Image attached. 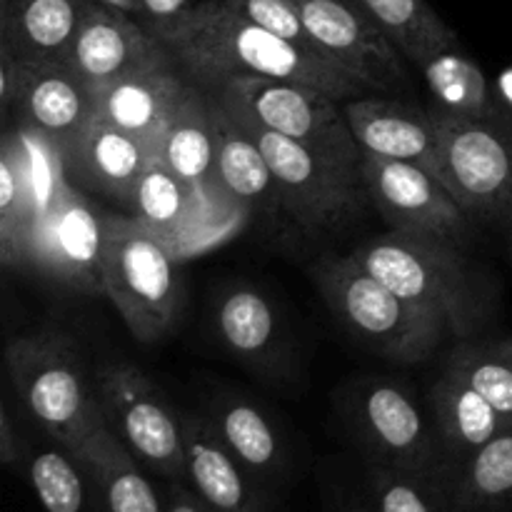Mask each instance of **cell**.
Returning a JSON list of instances; mask_svg holds the SVG:
<instances>
[{
	"instance_id": "cell-1",
	"label": "cell",
	"mask_w": 512,
	"mask_h": 512,
	"mask_svg": "<svg viewBox=\"0 0 512 512\" xmlns=\"http://www.w3.org/2000/svg\"><path fill=\"white\" fill-rule=\"evenodd\" d=\"M158 38L180 73L203 90H218L233 78H273L313 85L340 103L373 93L330 58L268 33L223 0H200Z\"/></svg>"
},
{
	"instance_id": "cell-2",
	"label": "cell",
	"mask_w": 512,
	"mask_h": 512,
	"mask_svg": "<svg viewBox=\"0 0 512 512\" xmlns=\"http://www.w3.org/2000/svg\"><path fill=\"white\" fill-rule=\"evenodd\" d=\"M350 255L393 293L438 318L450 338L473 340L488 323L490 295L460 245L390 230Z\"/></svg>"
},
{
	"instance_id": "cell-3",
	"label": "cell",
	"mask_w": 512,
	"mask_h": 512,
	"mask_svg": "<svg viewBox=\"0 0 512 512\" xmlns=\"http://www.w3.org/2000/svg\"><path fill=\"white\" fill-rule=\"evenodd\" d=\"M315 283L335 320L380 358L403 365L420 363L450 335L438 318L393 293L353 255L320 260Z\"/></svg>"
},
{
	"instance_id": "cell-4",
	"label": "cell",
	"mask_w": 512,
	"mask_h": 512,
	"mask_svg": "<svg viewBox=\"0 0 512 512\" xmlns=\"http://www.w3.org/2000/svg\"><path fill=\"white\" fill-rule=\"evenodd\" d=\"M5 365L30 415L68 453H78L105 425L95 383L68 335L45 330L15 338L5 348Z\"/></svg>"
},
{
	"instance_id": "cell-5",
	"label": "cell",
	"mask_w": 512,
	"mask_h": 512,
	"mask_svg": "<svg viewBox=\"0 0 512 512\" xmlns=\"http://www.w3.org/2000/svg\"><path fill=\"white\" fill-rule=\"evenodd\" d=\"M100 285L140 343H158L178 320L183 295L175 250L133 215L105 218Z\"/></svg>"
},
{
	"instance_id": "cell-6",
	"label": "cell",
	"mask_w": 512,
	"mask_h": 512,
	"mask_svg": "<svg viewBox=\"0 0 512 512\" xmlns=\"http://www.w3.org/2000/svg\"><path fill=\"white\" fill-rule=\"evenodd\" d=\"M208 93L238 120L283 135L330 163L360 170L363 153L350 133L343 103L325 90L290 80L233 78Z\"/></svg>"
},
{
	"instance_id": "cell-7",
	"label": "cell",
	"mask_w": 512,
	"mask_h": 512,
	"mask_svg": "<svg viewBox=\"0 0 512 512\" xmlns=\"http://www.w3.org/2000/svg\"><path fill=\"white\" fill-rule=\"evenodd\" d=\"M435 175L470 218L512 225V115L443 118Z\"/></svg>"
},
{
	"instance_id": "cell-8",
	"label": "cell",
	"mask_w": 512,
	"mask_h": 512,
	"mask_svg": "<svg viewBox=\"0 0 512 512\" xmlns=\"http://www.w3.org/2000/svg\"><path fill=\"white\" fill-rule=\"evenodd\" d=\"M105 218L88 195L60 173L38 198L23 235L25 263L35 265L55 283L80 293H103L100 263L105 245Z\"/></svg>"
},
{
	"instance_id": "cell-9",
	"label": "cell",
	"mask_w": 512,
	"mask_h": 512,
	"mask_svg": "<svg viewBox=\"0 0 512 512\" xmlns=\"http://www.w3.org/2000/svg\"><path fill=\"white\" fill-rule=\"evenodd\" d=\"M110 433L148 473L185 483L183 418L158 385L130 363H105L93 378Z\"/></svg>"
},
{
	"instance_id": "cell-10",
	"label": "cell",
	"mask_w": 512,
	"mask_h": 512,
	"mask_svg": "<svg viewBox=\"0 0 512 512\" xmlns=\"http://www.w3.org/2000/svg\"><path fill=\"white\" fill-rule=\"evenodd\" d=\"M240 123L250 130L258 148L263 150L278 188L280 208L295 223L313 233L340 230L358 220L365 205H370L360 170L330 163L313 150L258 125L245 120Z\"/></svg>"
},
{
	"instance_id": "cell-11",
	"label": "cell",
	"mask_w": 512,
	"mask_h": 512,
	"mask_svg": "<svg viewBox=\"0 0 512 512\" xmlns=\"http://www.w3.org/2000/svg\"><path fill=\"white\" fill-rule=\"evenodd\" d=\"M345 420L368 463L433 475L448 485L433 423L400 383L375 378L360 383L348 395Z\"/></svg>"
},
{
	"instance_id": "cell-12",
	"label": "cell",
	"mask_w": 512,
	"mask_h": 512,
	"mask_svg": "<svg viewBox=\"0 0 512 512\" xmlns=\"http://www.w3.org/2000/svg\"><path fill=\"white\" fill-rule=\"evenodd\" d=\"M360 178L370 205L390 230L453 245H463L470 238L473 218L430 170L400 160L363 155Z\"/></svg>"
},
{
	"instance_id": "cell-13",
	"label": "cell",
	"mask_w": 512,
	"mask_h": 512,
	"mask_svg": "<svg viewBox=\"0 0 512 512\" xmlns=\"http://www.w3.org/2000/svg\"><path fill=\"white\" fill-rule=\"evenodd\" d=\"M313 43L373 93L410 85L408 60L358 0H295Z\"/></svg>"
},
{
	"instance_id": "cell-14",
	"label": "cell",
	"mask_w": 512,
	"mask_h": 512,
	"mask_svg": "<svg viewBox=\"0 0 512 512\" xmlns=\"http://www.w3.org/2000/svg\"><path fill=\"white\" fill-rule=\"evenodd\" d=\"M343 113L360 153L420 165L435 175L443 133L435 110L365 93L343 100Z\"/></svg>"
},
{
	"instance_id": "cell-15",
	"label": "cell",
	"mask_w": 512,
	"mask_h": 512,
	"mask_svg": "<svg viewBox=\"0 0 512 512\" xmlns=\"http://www.w3.org/2000/svg\"><path fill=\"white\" fill-rule=\"evenodd\" d=\"M170 53L158 35L140 20L93 3L75 35L65 63L93 90L113 83L120 75L133 73L168 60Z\"/></svg>"
},
{
	"instance_id": "cell-16",
	"label": "cell",
	"mask_w": 512,
	"mask_h": 512,
	"mask_svg": "<svg viewBox=\"0 0 512 512\" xmlns=\"http://www.w3.org/2000/svg\"><path fill=\"white\" fill-rule=\"evenodd\" d=\"M95 115V90L68 63H20L15 113L20 128L63 150Z\"/></svg>"
},
{
	"instance_id": "cell-17",
	"label": "cell",
	"mask_w": 512,
	"mask_h": 512,
	"mask_svg": "<svg viewBox=\"0 0 512 512\" xmlns=\"http://www.w3.org/2000/svg\"><path fill=\"white\" fill-rule=\"evenodd\" d=\"M185 440V485L213 512H275L263 480L223 445L205 415H180Z\"/></svg>"
},
{
	"instance_id": "cell-18",
	"label": "cell",
	"mask_w": 512,
	"mask_h": 512,
	"mask_svg": "<svg viewBox=\"0 0 512 512\" xmlns=\"http://www.w3.org/2000/svg\"><path fill=\"white\" fill-rule=\"evenodd\" d=\"M193 88V80L185 78L173 58H168L95 90V115L155 148Z\"/></svg>"
},
{
	"instance_id": "cell-19",
	"label": "cell",
	"mask_w": 512,
	"mask_h": 512,
	"mask_svg": "<svg viewBox=\"0 0 512 512\" xmlns=\"http://www.w3.org/2000/svg\"><path fill=\"white\" fill-rule=\"evenodd\" d=\"M60 153L63 173L75 188L128 203L130 190L155 160V148L93 115Z\"/></svg>"
},
{
	"instance_id": "cell-20",
	"label": "cell",
	"mask_w": 512,
	"mask_h": 512,
	"mask_svg": "<svg viewBox=\"0 0 512 512\" xmlns=\"http://www.w3.org/2000/svg\"><path fill=\"white\" fill-rule=\"evenodd\" d=\"M430 408H433V428L443 453L450 490V478L463 468L465 460L508 425L490 408L488 400L450 365H445L443 375L430 390Z\"/></svg>"
},
{
	"instance_id": "cell-21",
	"label": "cell",
	"mask_w": 512,
	"mask_h": 512,
	"mask_svg": "<svg viewBox=\"0 0 512 512\" xmlns=\"http://www.w3.org/2000/svg\"><path fill=\"white\" fill-rule=\"evenodd\" d=\"M95 0H13L3 43L18 63H65Z\"/></svg>"
},
{
	"instance_id": "cell-22",
	"label": "cell",
	"mask_w": 512,
	"mask_h": 512,
	"mask_svg": "<svg viewBox=\"0 0 512 512\" xmlns=\"http://www.w3.org/2000/svg\"><path fill=\"white\" fill-rule=\"evenodd\" d=\"M205 418L210 420L225 448L268 488L285 478L290 463L288 448L280 430L260 405L240 395H225L210 405Z\"/></svg>"
},
{
	"instance_id": "cell-23",
	"label": "cell",
	"mask_w": 512,
	"mask_h": 512,
	"mask_svg": "<svg viewBox=\"0 0 512 512\" xmlns=\"http://www.w3.org/2000/svg\"><path fill=\"white\" fill-rule=\"evenodd\" d=\"M95 483L105 512H165L160 488L145 475V468L110 433L108 425L95 430L75 453Z\"/></svg>"
},
{
	"instance_id": "cell-24",
	"label": "cell",
	"mask_w": 512,
	"mask_h": 512,
	"mask_svg": "<svg viewBox=\"0 0 512 512\" xmlns=\"http://www.w3.org/2000/svg\"><path fill=\"white\" fill-rule=\"evenodd\" d=\"M213 95V93H210ZM215 103V183L250 208L283 210L273 173L250 130Z\"/></svg>"
},
{
	"instance_id": "cell-25",
	"label": "cell",
	"mask_w": 512,
	"mask_h": 512,
	"mask_svg": "<svg viewBox=\"0 0 512 512\" xmlns=\"http://www.w3.org/2000/svg\"><path fill=\"white\" fill-rule=\"evenodd\" d=\"M155 158L175 175L208 190L215 183V103L195 85L155 145Z\"/></svg>"
},
{
	"instance_id": "cell-26",
	"label": "cell",
	"mask_w": 512,
	"mask_h": 512,
	"mask_svg": "<svg viewBox=\"0 0 512 512\" xmlns=\"http://www.w3.org/2000/svg\"><path fill=\"white\" fill-rule=\"evenodd\" d=\"M200 193L203 190L155 158L133 185L125 208L143 228L163 238L178 253V240L190 230Z\"/></svg>"
},
{
	"instance_id": "cell-27",
	"label": "cell",
	"mask_w": 512,
	"mask_h": 512,
	"mask_svg": "<svg viewBox=\"0 0 512 512\" xmlns=\"http://www.w3.org/2000/svg\"><path fill=\"white\" fill-rule=\"evenodd\" d=\"M390 43L413 65L460 48L458 33L430 8L428 0H358Z\"/></svg>"
},
{
	"instance_id": "cell-28",
	"label": "cell",
	"mask_w": 512,
	"mask_h": 512,
	"mask_svg": "<svg viewBox=\"0 0 512 512\" xmlns=\"http://www.w3.org/2000/svg\"><path fill=\"white\" fill-rule=\"evenodd\" d=\"M453 512H505L512 508V428L500 430L450 478Z\"/></svg>"
},
{
	"instance_id": "cell-29",
	"label": "cell",
	"mask_w": 512,
	"mask_h": 512,
	"mask_svg": "<svg viewBox=\"0 0 512 512\" xmlns=\"http://www.w3.org/2000/svg\"><path fill=\"white\" fill-rule=\"evenodd\" d=\"M215 328L225 348L240 360L265 365L280 345L278 315L260 290L233 288L215 308Z\"/></svg>"
},
{
	"instance_id": "cell-30",
	"label": "cell",
	"mask_w": 512,
	"mask_h": 512,
	"mask_svg": "<svg viewBox=\"0 0 512 512\" xmlns=\"http://www.w3.org/2000/svg\"><path fill=\"white\" fill-rule=\"evenodd\" d=\"M420 70L435 100V113L443 118H480L500 108L493 85L460 48L425 60Z\"/></svg>"
},
{
	"instance_id": "cell-31",
	"label": "cell",
	"mask_w": 512,
	"mask_h": 512,
	"mask_svg": "<svg viewBox=\"0 0 512 512\" xmlns=\"http://www.w3.org/2000/svg\"><path fill=\"white\" fill-rule=\"evenodd\" d=\"M28 478L45 512H105L88 470L60 445L30 458Z\"/></svg>"
},
{
	"instance_id": "cell-32",
	"label": "cell",
	"mask_w": 512,
	"mask_h": 512,
	"mask_svg": "<svg viewBox=\"0 0 512 512\" xmlns=\"http://www.w3.org/2000/svg\"><path fill=\"white\" fill-rule=\"evenodd\" d=\"M365 495L373 512H453L443 480L390 465L368 463Z\"/></svg>"
},
{
	"instance_id": "cell-33",
	"label": "cell",
	"mask_w": 512,
	"mask_h": 512,
	"mask_svg": "<svg viewBox=\"0 0 512 512\" xmlns=\"http://www.w3.org/2000/svg\"><path fill=\"white\" fill-rule=\"evenodd\" d=\"M455 373L463 375L490 408L512 428V360L500 353L498 345L478 343V340H458V348L448 355V363Z\"/></svg>"
},
{
	"instance_id": "cell-34",
	"label": "cell",
	"mask_w": 512,
	"mask_h": 512,
	"mask_svg": "<svg viewBox=\"0 0 512 512\" xmlns=\"http://www.w3.org/2000/svg\"><path fill=\"white\" fill-rule=\"evenodd\" d=\"M28 150L18 133L0 128V218L20 233L28 230L38 198L33 193V175L28 168Z\"/></svg>"
},
{
	"instance_id": "cell-35",
	"label": "cell",
	"mask_w": 512,
	"mask_h": 512,
	"mask_svg": "<svg viewBox=\"0 0 512 512\" xmlns=\"http://www.w3.org/2000/svg\"><path fill=\"white\" fill-rule=\"evenodd\" d=\"M223 3L238 10L250 23L260 25L268 33L278 35V38L288 40V43L298 45V48L308 50L313 55H325L308 35V28H305L303 18H300L295 0H223Z\"/></svg>"
},
{
	"instance_id": "cell-36",
	"label": "cell",
	"mask_w": 512,
	"mask_h": 512,
	"mask_svg": "<svg viewBox=\"0 0 512 512\" xmlns=\"http://www.w3.org/2000/svg\"><path fill=\"white\" fill-rule=\"evenodd\" d=\"M198 3L200 0H140V8H143L140 23L153 35H160L180 23Z\"/></svg>"
},
{
	"instance_id": "cell-37",
	"label": "cell",
	"mask_w": 512,
	"mask_h": 512,
	"mask_svg": "<svg viewBox=\"0 0 512 512\" xmlns=\"http://www.w3.org/2000/svg\"><path fill=\"white\" fill-rule=\"evenodd\" d=\"M20 63L15 55L0 43V128H8L15 113V93H18Z\"/></svg>"
},
{
	"instance_id": "cell-38",
	"label": "cell",
	"mask_w": 512,
	"mask_h": 512,
	"mask_svg": "<svg viewBox=\"0 0 512 512\" xmlns=\"http://www.w3.org/2000/svg\"><path fill=\"white\" fill-rule=\"evenodd\" d=\"M160 493L165 500V512H213L185 483L165 480Z\"/></svg>"
},
{
	"instance_id": "cell-39",
	"label": "cell",
	"mask_w": 512,
	"mask_h": 512,
	"mask_svg": "<svg viewBox=\"0 0 512 512\" xmlns=\"http://www.w3.org/2000/svg\"><path fill=\"white\" fill-rule=\"evenodd\" d=\"M25 263V245L23 238L15 228H10L0 218V265H23Z\"/></svg>"
},
{
	"instance_id": "cell-40",
	"label": "cell",
	"mask_w": 512,
	"mask_h": 512,
	"mask_svg": "<svg viewBox=\"0 0 512 512\" xmlns=\"http://www.w3.org/2000/svg\"><path fill=\"white\" fill-rule=\"evenodd\" d=\"M20 458V445L15 438V430L10 425L8 413L3 408V400H0V465H13Z\"/></svg>"
},
{
	"instance_id": "cell-41",
	"label": "cell",
	"mask_w": 512,
	"mask_h": 512,
	"mask_svg": "<svg viewBox=\"0 0 512 512\" xmlns=\"http://www.w3.org/2000/svg\"><path fill=\"white\" fill-rule=\"evenodd\" d=\"M493 90H495V100H498L500 108H503L505 113L512 115V68H505L503 73L498 75Z\"/></svg>"
},
{
	"instance_id": "cell-42",
	"label": "cell",
	"mask_w": 512,
	"mask_h": 512,
	"mask_svg": "<svg viewBox=\"0 0 512 512\" xmlns=\"http://www.w3.org/2000/svg\"><path fill=\"white\" fill-rule=\"evenodd\" d=\"M330 512H373L368 498H353V495H340L335 503L330 505Z\"/></svg>"
},
{
	"instance_id": "cell-43",
	"label": "cell",
	"mask_w": 512,
	"mask_h": 512,
	"mask_svg": "<svg viewBox=\"0 0 512 512\" xmlns=\"http://www.w3.org/2000/svg\"><path fill=\"white\" fill-rule=\"evenodd\" d=\"M95 3L105 5L110 10H118V13L130 15V18L140 20L143 18V8H140V0H95Z\"/></svg>"
},
{
	"instance_id": "cell-44",
	"label": "cell",
	"mask_w": 512,
	"mask_h": 512,
	"mask_svg": "<svg viewBox=\"0 0 512 512\" xmlns=\"http://www.w3.org/2000/svg\"><path fill=\"white\" fill-rule=\"evenodd\" d=\"M10 8H13V0H0V43H3V33H5V25H8Z\"/></svg>"
},
{
	"instance_id": "cell-45",
	"label": "cell",
	"mask_w": 512,
	"mask_h": 512,
	"mask_svg": "<svg viewBox=\"0 0 512 512\" xmlns=\"http://www.w3.org/2000/svg\"><path fill=\"white\" fill-rule=\"evenodd\" d=\"M495 345H498V350H500V353H505V355H508V358L512 360V335H510V338L495 340Z\"/></svg>"
},
{
	"instance_id": "cell-46",
	"label": "cell",
	"mask_w": 512,
	"mask_h": 512,
	"mask_svg": "<svg viewBox=\"0 0 512 512\" xmlns=\"http://www.w3.org/2000/svg\"><path fill=\"white\" fill-rule=\"evenodd\" d=\"M510 228H512V225H510ZM510 255H512V233H510Z\"/></svg>"
}]
</instances>
